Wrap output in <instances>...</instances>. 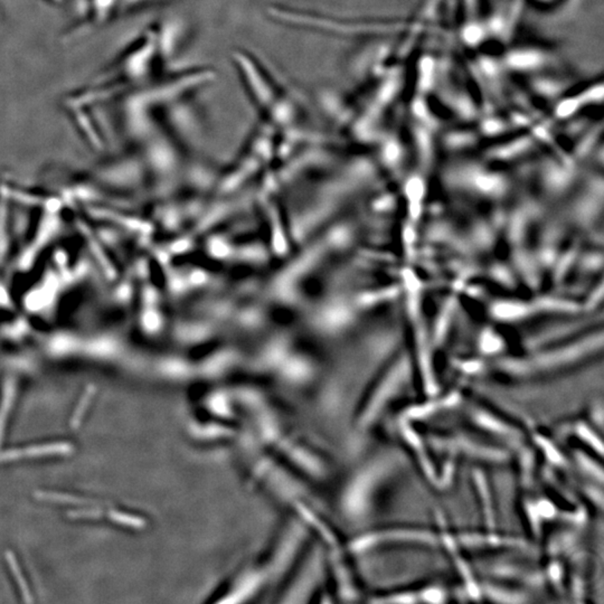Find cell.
Masks as SVG:
<instances>
[{
    "label": "cell",
    "instance_id": "6da1fadb",
    "mask_svg": "<svg viewBox=\"0 0 604 604\" xmlns=\"http://www.w3.org/2000/svg\"><path fill=\"white\" fill-rule=\"evenodd\" d=\"M73 451V445L68 442L48 443V445H32L21 449V457L39 458L48 456H63Z\"/></svg>",
    "mask_w": 604,
    "mask_h": 604
},
{
    "label": "cell",
    "instance_id": "7a4b0ae2",
    "mask_svg": "<svg viewBox=\"0 0 604 604\" xmlns=\"http://www.w3.org/2000/svg\"><path fill=\"white\" fill-rule=\"evenodd\" d=\"M15 396V385L12 380H8L3 387V398L0 403V442L3 439V429L6 427L7 416L12 407Z\"/></svg>",
    "mask_w": 604,
    "mask_h": 604
},
{
    "label": "cell",
    "instance_id": "3957f363",
    "mask_svg": "<svg viewBox=\"0 0 604 604\" xmlns=\"http://www.w3.org/2000/svg\"><path fill=\"white\" fill-rule=\"evenodd\" d=\"M6 560L7 563H8L9 569L12 571V575H14V578H15L16 582H17L18 587L21 590L23 598H24V601L32 602V594H30V589H28L27 582L25 581L24 575L21 574V567L18 565L17 558H16L15 554L10 551L7 552Z\"/></svg>",
    "mask_w": 604,
    "mask_h": 604
},
{
    "label": "cell",
    "instance_id": "277c9868",
    "mask_svg": "<svg viewBox=\"0 0 604 604\" xmlns=\"http://www.w3.org/2000/svg\"><path fill=\"white\" fill-rule=\"evenodd\" d=\"M95 391H97L95 387L90 385L86 389L84 394L82 395V398H81L80 402L77 404V409H75L73 416H72L71 422H70L72 430H77V427H80L83 416L86 414V410L89 407V404L91 403L92 396L95 394Z\"/></svg>",
    "mask_w": 604,
    "mask_h": 604
},
{
    "label": "cell",
    "instance_id": "5b68a950",
    "mask_svg": "<svg viewBox=\"0 0 604 604\" xmlns=\"http://www.w3.org/2000/svg\"><path fill=\"white\" fill-rule=\"evenodd\" d=\"M37 498L41 500L55 501V503H68V504H92L93 501L89 499L80 498L75 496L65 495V494H57V492H36Z\"/></svg>",
    "mask_w": 604,
    "mask_h": 604
},
{
    "label": "cell",
    "instance_id": "8992f818",
    "mask_svg": "<svg viewBox=\"0 0 604 604\" xmlns=\"http://www.w3.org/2000/svg\"><path fill=\"white\" fill-rule=\"evenodd\" d=\"M108 517H109L110 520H113L117 524L124 525V526H129V527L140 528L144 526V520L142 518L120 513L117 510L108 512Z\"/></svg>",
    "mask_w": 604,
    "mask_h": 604
},
{
    "label": "cell",
    "instance_id": "52a82bcc",
    "mask_svg": "<svg viewBox=\"0 0 604 604\" xmlns=\"http://www.w3.org/2000/svg\"><path fill=\"white\" fill-rule=\"evenodd\" d=\"M102 516V512L97 509L72 510L68 513V517L73 519H97Z\"/></svg>",
    "mask_w": 604,
    "mask_h": 604
}]
</instances>
